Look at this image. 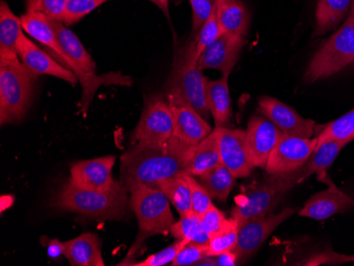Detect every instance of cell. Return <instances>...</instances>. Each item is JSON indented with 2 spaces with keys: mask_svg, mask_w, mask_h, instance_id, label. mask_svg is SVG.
Listing matches in <instances>:
<instances>
[{
  "mask_svg": "<svg viewBox=\"0 0 354 266\" xmlns=\"http://www.w3.org/2000/svg\"><path fill=\"white\" fill-rule=\"evenodd\" d=\"M194 149L174 136L162 146L132 144L121 158V182L131 191L186 173Z\"/></svg>",
  "mask_w": 354,
  "mask_h": 266,
  "instance_id": "cell-1",
  "label": "cell"
},
{
  "mask_svg": "<svg viewBox=\"0 0 354 266\" xmlns=\"http://www.w3.org/2000/svg\"><path fill=\"white\" fill-rule=\"evenodd\" d=\"M127 191L122 182L107 191H95L81 188L69 180L57 194L55 206L98 220H120L131 205Z\"/></svg>",
  "mask_w": 354,
  "mask_h": 266,
  "instance_id": "cell-2",
  "label": "cell"
},
{
  "mask_svg": "<svg viewBox=\"0 0 354 266\" xmlns=\"http://www.w3.org/2000/svg\"><path fill=\"white\" fill-rule=\"evenodd\" d=\"M310 176L306 166L293 173L270 175L260 182L250 184L236 200L232 218L239 224L272 213L278 202L298 182Z\"/></svg>",
  "mask_w": 354,
  "mask_h": 266,
  "instance_id": "cell-3",
  "label": "cell"
},
{
  "mask_svg": "<svg viewBox=\"0 0 354 266\" xmlns=\"http://www.w3.org/2000/svg\"><path fill=\"white\" fill-rule=\"evenodd\" d=\"M19 59L0 61V122L23 119L31 100L33 81L37 77Z\"/></svg>",
  "mask_w": 354,
  "mask_h": 266,
  "instance_id": "cell-4",
  "label": "cell"
},
{
  "mask_svg": "<svg viewBox=\"0 0 354 266\" xmlns=\"http://www.w3.org/2000/svg\"><path fill=\"white\" fill-rule=\"evenodd\" d=\"M207 80L198 66L196 37L177 53L168 88H173L204 118L209 116L207 102Z\"/></svg>",
  "mask_w": 354,
  "mask_h": 266,
  "instance_id": "cell-5",
  "label": "cell"
},
{
  "mask_svg": "<svg viewBox=\"0 0 354 266\" xmlns=\"http://www.w3.org/2000/svg\"><path fill=\"white\" fill-rule=\"evenodd\" d=\"M354 63V17L346 23L317 51L304 73V81L314 83L331 77Z\"/></svg>",
  "mask_w": 354,
  "mask_h": 266,
  "instance_id": "cell-6",
  "label": "cell"
},
{
  "mask_svg": "<svg viewBox=\"0 0 354 266\" xmlns=\"http://www.w3.org/2000/svg\"><path fill=\"white\" fill-rule=\"evenodd\" d=\"M130 192L131 207L138 220L142 238L170 232L175 220L166 194L156 187L146 184L135 187Z\"/></svg>",
  "mask_w": 354,
  "mask_h": 266,
  "instance_id": "cell-7",
  "label": "cell"
},
{
  "mask_svg": "<svg viewBox=\"0 0 354 266\" xmlns=\"http://www.w3.org/2000/svg\"><path fill=\"white\" fill-rule=\"evenodd\" d=\"M174 122L168 102L158 98L148 103L133 135L132 144L162 146L173 137Z\"/></svg>",
  "mask_w": 354,
  "mask_h": 266,
  "instance_id": "cell-8",
  "label": "cell"
},
{
  "mask_svg": "<svg viewBox=\"0 0 354 266\" xmlns=\"http://www.w3.org/2000/svg\"><path fill=\"white\" fill-rule=\"evenodd\" d=\"M317 146V137L284 135L270 153L266 170L270 175L293 173L304 168Z\"/></svg>",
  "mask_w": 354,
  "mask_h": 266,
  "instance_id": "cell-9",
  "label": "cell"
},
{
  "mask_svg": "<svg viewBox=\"0 0 354 266\" xmlns=\"http://www.w3.org/2000/svg\"><path fill=\"white\" fill-rule=\"evenodd\" d=\"M167 99L174 122L173 136L190 146H196L212 132L206 119L196 112L178 91L168 88Z\"/></svg>",
  "mask_w": 354,
  "mask_h": 266,
  "instance_id": "cell-10",
  "label": "cell"
},
{
  "mask_svg": "<svg viewBox=\"0 0 354 266\" xmlns=\"http://www.w3.org/2000/svg\"><path fill=\"white\" fill-rule=\"evenodd\" d=\"M295 212V208L286 207L278 213L272 212L262 218H252L239 224L238 242L232 249L239 260L245 259L256 253L270 234Z\"/></svg>",
  "mask_w": 354,
  "mask_h": 266,
  "instance_id": "cell-11",
  "label": "cell"
},
{
  "mask_svg": "<svg viewBox=\"0 0 354 266\" xmlns=\"http://www.w3.org/2000/svg\"><path fill=\"white\" fill-rule=\"evenodd\" d=\"M216 131L221 162L227 167L236 178H248L254 167L250 160L245 131L225 126H218Z\"/></svg>",
  "mask_w": 354,
  "mask_h": 266,
  "instance_id": "cell-12",
  "label": "cell"
},
{
  "mask_svg": "<svg viewBox=\"0 0 354 266\" xmlns=\"http://www.w3.org/2000/svg\"><path fill=\"white\" fill-rule=\"evenodd\" d=\"M259 112L276 124L284 135L313 138L317 133L315 121L302 118L295 109L277 99L262 97L259 100Z\"/></svg>",
  "mask_w": 354,
  "mask_h": 266,
  "instance_id": "cell-13",
  "label": "cell"
},
{
  "mask_svg": "<svg viewBox=\"0 0 354 266\" xmlns=\"http://www.w3.org/2000/svg\"><path fill=\"white\" fill-rule=\"evenodd\" d=\"M283 133L264 116H254L246 130L250 160L254 168L266 169L270 153L277 146Z\"/></svg>",
  "mask_w": 354,
  "mask_h": 266,
  "instance_id": "cell-14",
  "label": "cell"
},
{
  "mask_svg": "<svg viewBox=\"0 0 354 266\" xmlns=\"http://www.w3.org/2000/svg\"><path fill=\"white\" fill-rule=\"evenodd\" d=\"M16 51L23 64L35 75H53L73 85L77 82V77L73 71L63 66L53 55L41 50L24 33L17 41Z\"/></svg>",
  "mask_w": 354,
  "mask_h": 266,
  "instance_id": "cell-15",
  "label": "cell"
},
{
  "mask_svg": "<svg viewBox=\"0 0 354 266\" xmlns=\"http://www.w3.org/2000/svg\"><path fill=\"white\" fill-rule=\"evenodd\" d=\"M115 162V156H104L77 162L71 167V180L85 189L107 191L114 188L118 182L113 180Z\"/></svg>",
  "mask_w": 354,
  "mask_h": 266,
  "instance_id": "cell-16",
  "label": "cell"
},
{
  "mask_svg": "<svg viewBox=\"0 0 354 266\" xmlns=\"http://www.w3.org/2000/svg\"><path fill=\"white\" fill-rule=\"evenodd\" d=\"M243 37L223 33L218 39L203 51L198 59V66L202 70L214 69L222 75H230L243 48Z\"/></svg>",
  "mask_w": 354,
  "mask_h": 266,
  "instance_id": "cell-17",
  "label": "cell"
},
{
  "mask_svg": "<svg viewBox=\"0 0 354 266\" xmlns=\"http://www.w3.org/2000/svg\"><path fill=\"white\" fill-rule=\"evenodd\" d=\"M353 206V200L349 196L331 184L329 189L312 196L298 214L316 221H324L335 214L350 209Z\"/></svg>",
  "mask_w": 354,
  "mask_h": 266,
  "instance_id": "cell-18",
  "label": "cell"
},
{
  "mask_svg": "<svg viewBox=\"0 0 354 266\" xmlns=\"http://www.w3.org/2000/svg\"><path fill=\"white\" fill-rule=\"evenodd\" d=\"M214 9L223 33L245 37L250 14L242 0H214Z\"/></svg>",
  "mask_w": 354,
  "mask_h": 266,
  "instance_id": "cell-19",
  "label": "cell"
},
{
  "mask_svg": "<svg viewBox=\"0 0 354 266\" xmlns=\"http://www.w3.org/2000/svg\"><path fill=\"white\" fill-rule=\"evenodd\" d=\"M65 254L69 263L75 266H104L99 238L95 234H81L79 237L64 242Z\"/></svg>",
  "mask_w": 354,
  "mask_h": 266,
  "instance_id": "cell-20",
  "label": "cell"
},
{
  "mask_svg": "<svg viewBox=\"0 0 354 266\" xmlns=\"http://www.w3.org/2000/svg\"><path fill=\"white\" fill-rule=\"evenodd\" d=\"M23 29L33 39L49 48V55L57 61L64 57L63 49L59 45L51 19L37 11H29L21 17Z\"/></svg>",
  "mask_w": 354,
  "mask_h": 266,
  "instance_id": "cell-21",
  "label": "cell"
},
{
  "mask_svg": "<svg viewBox=\"0 0 354 266\" xmlns=\"http://www.w3.org/2000/svg\"><path fill=\"white\" fill-rule=\"evenodd\" d=\"M23 35L21 19L16 17L6 1L0 3V61L19 59L16 46Z\"/></svg>",
  "mask_w": 354,
  "mask_h": 266,
  "instance_id": "cell-22",
  "label": "cell"
},
{
  "mask_svg": "<svg viewBox=\"0 0 354 266\" xmlns=\"http://www.w3.org/2000/svg\"><path fill=\"white\" fill-rule=\"evenodd\" d=\"M228 77L230 75H222L218 80L207 82V102L216 128L226 124L232 117Z\"/></svg>",
  "mask_w": 354,
  "mask_h": 266,
  "instance_id": "cell-23",
  "label": "cell"
},
{
  "mask_svg": "<svg viewBox=\"0 0 354 266\" xmlns=\"http://www.w3.org/2000/svg\"><path fill=\"white\" fill-rule=\"evenodd\" d=\"M221 164L216 131H212L200 144H196L187 168V174L198 178Z\"/></svg>",
  "mask_w": 354,
  "mask_h": 266,
  "instance_id": "cell-24",
  "label": "cell"
},
{
  "mask_svg": "<svg viewBox=\"0 0 354 266\" xmlns=\"http://www.w3.org/2000/svg\"><path fill=\"white\" fill-rule=\"evenodd\" d=\"M346 146L347 144L336 140H324V142H317L313 154L306 164L310 175L316 174L318 180L329 182L327 170L333 164L339 153Z\"/></svg>",
  "mask_w": 354,
  "mask_h": 266,
  "instance_id": "cell-25",
  "label": "cell"
},
{
  "mask_svg": "<svg viewBox=\"0 0 354 266\" xmlns=\"http://www.w3.org/2000/svg\"><path fill=\"white\" fill-rule=\"evenodd\" d=\"M236 176L232 171L221 162L218 166L207 171L206 173L198 176L201 182L209 196L218 200H226L236 184Z\"/></svg>",
  "mask_w": 354,
  "mask_h": 266,
  "instance_id": "cell-26",
  "label": "cell"
},
{
  "mask_svg": "<svg viewBox=\"0 0 354 266\" xmlns=\"http://www.w3.org/2000/svg\"><path fill=\"white\" fill-rule=\"evenodd\" d=\"M153 187H156L166 194L180 216H187L192 212L190 186L187 180L186 173L162 180Z\"/></svg>",
  "mask_w": 354,
  "mask_h": 266,
  "instance_id": "cell-27",
  "label": "cell"
},
{
  "mask_svg": "<svg viewBox=\"0 0 354 266\" xmlns=\"http://www.w3.org/2000/svg\"><path fill=\"white\" fill-rule=\"evenodd\" d=\"M353 0H318L316 9V35L327 32L328 30L341 23L346 14L351 10Z\"/></svg>",
  "mask_w": 354,
  "mask_h": 266,
  "instance_id": "cell-28",
  "label": "cell"
},
{
  "mask_svg": "<svg viewBox=\"0 0 354 266\" xmlns=\"http://www.w3.org/2000/svg\"><path fill=\"white\" fill-rule=\"evenodd\" d=\"M170 234L176 240H184L192 243L207 244L209 240V234L203 226L201 216L193 212L180 216V221L175 222L171 226Z\"/></svg>",
  "mask_w": 354,
  "mask_h": 266,
  "instance_id": "cell-29",
  "label": "cell"
},
{
  "mask_svg": "<svg viewBox=\"0 0 354 266\" xmlns=\"http://www.w3.org/2000/svg\"><path fill=\"white\" fill-rule=\"evenodd\" d=\"M317 142L336 140L348 144L354 140V108L336 120L324 125L316 134Z\"/></svg>",
  "mask_w": 354,
  "mask_h": 266,
  "instance_id": "cell-30",
  "label": "cell"
},
{
  "mask_svg": "<svg viewBox=\"0 0 354 266\" xmlns=\"http://www.w3.org/2000/svg\"><path fill=\"white\" fill-rule=\"evenodd\" d=\"M239 222L234 218H228L227 222L216 234L209 237L206 244L208 257H216L220 254L232 250L238 242Z\"/></svg>",
  "mask_w": 354,
  "mask_h": 266,
  "instance_id": "cell-31",
  "label": "cell"
},
{
  "mask_svg": "<svg viewBox=\"0 0 354 266\" xmlns=\"http://www.w3.org/2000/svg\"><path fill=\"white\" fill-rule=\"evenodd\" d=\"M106 1L109 0H68L63 23L73 25Z\"/></svg>",
  "mask_w": 354,
  "mask_h": 266,
  "instance_id": "cell-32",
  "label": "cell"
},
{
  "mask_svg": "<svg viewBox=\"0 0 354 266\" xmlns=\"http://www.w3.org/2000/svg\"><path fill=\"white\" fill-rule=\"evenodd\" d=\"M186 178L190 186L192 212L196 216H202L209 208L214 206L212 198L194 176L186 173Z\"/></svg>",
  "mask_w": 354,
  "mask_h": 266,
  "instance_id": "cell-33",
  "label": "cell"
},
{
  "mask_svg": "<svg viewBox=\"0 0 354 266\" xmlns=\"http://www.w3.org/2000/svg\"><path fill=\"white\" fill-rule=\"evenodd\" d=\"M222 35L223 31L221 29L220 23H218V17H216V9H214L212 17H209L208 21L203 25L198 35H196V53H198V59H200L203 51Z\"/></svg>",
  "mask_w": 354,
  "mask_h": 266,
  "instance_id": "cell-34",
  "label": "cell"
},
{
  "mask_svg": "<svg viewBox=\"0 0 354 266\" xmlns=\"http://www.w3.org/2000/svg\"><path fill=\"white\" fill-rule=\"evenodd\" d=\"M207 255L206 244H198L189 242L182 248L180 253L172 262L173 266L198 265Z\"/></svg>",
  "mask_w": 354,
  "mask_h": 266,
  "instance_id": "cell-35",
  "label": "cell"
},
{
  "mask_svg": "<svg viewBox=\"0 0 354 266\" xmlns=\"http://www.w3.org/2000/svg\"><path fill=\"white\" fill-rule=\"evenodd\" d=\"M189 242L184 240H176L174 243L171 244L168 247L164 248L158 253L153 254L150 257L143 261L133 264L136 266H164L167 264H172L176 258L177 254L180 253L182 248Z\"/></svg>",
  "mask_w": 354,
  "mask_h": 266,
  "instance_id": "cell-36",
  "label": "cell"
},
{
  "mask_svg": "<svg viewBox=\"0 0 354 266\" xmlns=\"http://www.w3.org/2000/svg\"><path fill=\"white\" fill-rule=\"evenodd\" d=\"M192 8V32L196 35L205 23L212 17L214 0H189Z\"/></svg>",
  "mask_w": 354,
  "mask_h": 266,
  "instance_id": "cell-37",
  "label": "cell"
},
{
  "mask_svg": "<svg viewBox=\"0 0 354 266\" xmlns=\"http://www.w3.org/2000/svg\"><path fill=\"white\" fill-rule=\"evenodd\" d=\"M227 220L228 218H226L224 212L218 209V208H216L214 205L209 208V209L201 216V221H202L203 226H204L207 234H209V237H210L212 234L218 232V230L226 224Z\"/></svg>",
  "mask_w": 354,
  "mask_h": 266,
  "instance_id": "cell-38",
  "label": "cell"
},
{
  "mask_svg": "<svg viewBox=\"0 0 354 266\" xmlns=\"http://www.w3.org/2000/svg\"><path fill=\"white\" fill-rule=\"evenodd\" d=\"M68 0H41L37 11L53 21H64Z\"/></svg>",
  "mask_w": 354,
  "mask_h": 266,
  "instance_id": "cell-39",
  "label": "cell"
},
{
  "mask_svg": "<svg viewBox=\"0 0 354 266\" xmlns=\"http://www.w3.org/2000/svg\"><path fill=\"white\" fill-rule=\"evenodd\" d=\"M346 262H348L347 255H341V254L334 253L332 250H326L324 253L312 256V257L304 260L299 265L316 266L323 265V264L337 265V264H344Z\"/></svg>",
  "mask_w": 354,
  "mask_h": 266,
  "instance_id": "cell-40",
  "label": "cell"
},
{
  "mask_svg": "<svg viewBox=\"0 0 354 266\" xmlns=\"http://www.w3.org/2000/svg\"><path fill=\"white\" fill-rule=\"evenodd\" d=\"M214 259H216V265L218 266H234L236 265L239 261L238 255L234 253V250H228V251L220 254V255L216 256Z\"/></svg>",
  "mask_w": 354,
  "mask_h": 266,
  "instance_id": "cell-41",
  "label": "cell"
},
{
  "mask_svg": "<svg viewBox=\"0 0 354 266\" xmlns=\"http://www.w3.org/2000/svg\"><path fill=\"white\" fill-rule=\"evenodd\" d=\"M47 253L49 257L57 259L65 254V243L57 239L51 240L48 244Z\"/></svg>",
  "mask_w": 354,
  "mask_h": 266,
  "instance_id": "cell-42",
  "label": "cell"
},
{
  "mask_svg": "<svg viewBox=\"0 0 354 266\" xmlns=\"http://www.w3.org/2000/svg\"><path fill=\"white\" fill-rule=\"evenodd\" d=\"M150 1L156 5L159 9L166 14V17H169V0H150Z\"/></svg>",
  "mask_w": 354,
  "mask_h": 266,
  "instance_id": "cell-43",
  "label": "cell"
},
{
  "mask_svg": "<svg viewBox=\"0 0 354 266\" xmlns=\"http://www.w3.org/2000/svg\"><path fill=\"white\" fill-rule=\"evenodd\" d=\"M41 0H26V6H27V12L37 11V7Z\"/></svg>",
  "mask_w": 354,
  "mask_h": 266,
  "instance_id": "cell-44",
  "label": "cell"
},
{
  "mask_svg": "<svg viewBox=\"0 0 354 266\" xmlns=\"http://www.w3.org/2000/svg\"><path fill=\"white\" fill-rule=\"evenodd\" d=\"M348 262H354V255L348 256Z\"/></svg>",
  "mask_w": 354,
  "mask_h": 266,
  "instance_id": "cell-45",
  "label": "cell"
},
{
  "mask_svg": "<svg viewBox=\"0 0 354 266\" xmlns=\"http://www.w3.org/2000/svg\"><path fill=\"white\" fill-rule=\"evenodd\" d=\"M350 15H351V17H354V0H353V3H352L351 14H350Z\"/></svg>",
  "mask_w": 354,
  "mask_h": 266,
  "instance_id": "cell-46",
  "label": "cell"
}]
</instances>
